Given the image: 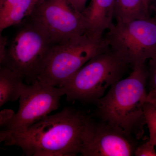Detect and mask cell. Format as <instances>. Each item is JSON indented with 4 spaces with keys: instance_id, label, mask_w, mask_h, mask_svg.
Returning <instances> with one entry per match:
<instances>
[{
    "instance_id": "277c9868",
    "label": "cell",
    "mask_w": 156,
    "mask_h": 156,
    "mask_svg": "<svg viewBox=\"0 0 156 156\" xmlns=\"http://www.w3.org/2000/svg\"><path fill=\"white\" fill-rule=\"evenodd\" d=\"M129 66L109 48L87 62L60 87L69 101L96 102Z\"/></svg>"
},
{
    "instance_id": "5bb4252c",
    "label": "cell",
    "mask_w": 156,
    "mask_h": 156,
    "mask_svg": "<svg viewBox=\"0 0 156 156\" xmlns=\"http://www.w3.org/2000/svg\"><path fill=\"white\" fill-rule=\"evenodd\" d=\"M143 108L146 125L149 132L148 140L156 147V106L146 101Z\"/></svg>"
},
{
    "instance_id": "44dd1931",
    "label": "cell",
    "mask_w": 156,
    "mask_h": 156,
    "mask_svg": "<svg viewBox=\"0 0 156 156\" xmlns=\"http://www.w3.org/2000/svg\"><path fill=\"white\" fill-rule=\"evenodd\" d=\"M153 0H144V3L148 9H149L150 8L151 4Z\"/></svg>"
},
{
    "instance_id": "8992f818",
    "label": "cell",
    "mask_w": 156,
    "mask_h": 156,
    "mask_svg": "<svg viewBox=\"0 0 156 156\" xmlns=\"http://www.w3.org/2000/svg\"><path fill=\"white\" fill-rule=\"evenodd\" d=\"M104 37L109 48L132 69L156 58V22L153 18L116 22Z\"/></svg>"
},
{
    "instance_id": "5b68a950",
    "label": "cell",
    "mask_w": 156,
    "mask_h": 156,
    "mask_svg": "<svg viewBox=\"0 0 156 156\" xmlns=\"http://www.w3.org/2000/svg\"><path fill=\"white\" fill-rule=\"evenodd\" d=\"M108 48L104 36L87 33L53 45L38 80L61 87L87 62Z\"/></svg>"
},
{
    "instance_id": "ffe728a7",
    "label": "cell",
    "mask_w": 156,
    "mask_h": 156,
    "mask_svg": "<svg viewBox=\"0 0 156 156\" xmlns=\"http://www.w3.org/2000/svg\"><path fill=\"white\" fill-rule=\"evenodd\" d=\"M153 2H154L153 5V9L155 13L154 17L153 19L156 22V0H153L152 3Z\"/></svg>"
},
{
    "instance_id": "ac0fdd59",
    "label": "cell",
    "mask_w": 156,
    "mask_h": 156,
    "mask_svg": "<svg viewBox=\"0 0 156 156\" xmlns=\"http://www.w3.org/2000/svg\"><path fill=\"white\" fill-rule=\"evenodd\" d=\"M7 41V37L3 36L2 33L0 32V69L2 67V62L4 57Z\"/></svg>"
},
{
    "instance_id": "d6986e66",
    "label": "cell",
    "mask_w": 156,
    "mask_h": 156,
    "mask_svg": "<svg viewBox=\"0 0 156 156\" xmlns=\"http://www.w3.org/2000/svg\"><path fill=\"white\" fill-rule=\"evenodd\" d=\"M146 101H148L156 106V92L154 91H149L147 93Z\"/></svg>"
},
{
    "instance_id": "e0dca14e",
    "label": "cell",
    "mask_w": 156,
    "mask_h": 156,
    "mask_svg": "<svg viewBox=\"0 0 156 156\" xmlns=\"http://www.w3.org/2000/svg\"><path fill=\"white\" fill-rule=\"evenodd\" d=\"M88 1V0H69V2L73 9L77 12L82 14L87 7V3Z\"/></svg>"
},
{
    "instance_id": "9a60e30c",
    "label": "cell",
    "mask_w": 156,
    "mask_h": 156,
    "mask_svg": "<svg viewBox=\"0 0 156 156\" xmlns=\"http://www.w3.org/2000/svg\"><path fill=\"white\" fill-rule=\"evenodd\" d=\"M147 82L149 91L156 92V58L149 60Z\"/></svg>"
},
{
    "instance_id": "7a4b0ae2",
    "label": "cell",
    "mask_w": 156,
    "mask_h": 156,
    "mask_svg": "<svg viewBox=\"0 0 156 156\" xmlns=\"http://www.w3.org/2000/svg\"><path fill=\"white\" fill-rule=\"evenodd\" d=\"M147 78L145 64L134 68L128 76L112 85L95 102L101 121L134 139H140L146 125L143 107L147 95Z\"/></svg>"
},
{
    "instance_id": "4fadbf2b",
    "label": "cell",
    "mask_w": 156,
    "mask_h": 156,
    "mask_svg": "<svg viewBox=\"0 0 156 156\" xmlns=\"http://www.w3.org/2000/svg\"><path fill=\"white\" fill-rule=\"evenodd\" d=\"M23 81L5 68L0 69V108L6 103L19 99Z\"/></svg>"
},
{
    "instance_id": "52a82bcc",
    "label": "cell",
    "mask_w": 156,
    "mask_h": 156,
    "mask_svg": "<svg viewBox=\"0 0 156 156\" xmlns=\"http://www.w3.org/2000/svg\"><path fill=\"white\" fill-rule=\"evenodd\" d=\"M64 93L60 87L38 80L23 83L19 98L18 111L5 110L0 114V131L19 132L37 122L57 110Z\"/></svg>"
},
{
    "instance_id": "8fae6325",
    "label": "cell",
    "mask_w": 156,
    "mask_h": 156,
    "mask_svg": "<svg viewBox=\"0 0 156 156\" xmlns=\"http://www.w3.org/2000/svg\"><path fill=\"white\" fill-rule=\"evenodd\" d=\"M36 5L34 0H0V32L21 23Z\"/></svg>"
},
{
    "instance_id": "7402d4cb",
    "label": "cell",
    "mask_w": 156,
    "mask_h": 156,
    "mask_svg": "<svg viewBox=\"0 0 156 156\" xmlns=\"http://www.w3.org/2000/svg\"><path fill=\"white\" fill-rule=\"evenodd\" d=\"M34 1H35L37 3H37L40 2H41V1H43V0H34Z\"/></svg>"
},
{
    "instance_id": "ba28073f",
    "label": "cell",
    "mask_w": 156,
    "mask_h": 156,
    "mask_svg": "<svg viewBox=\"0 0 156 156\" xmlns=\"http://www.w3.org/2000/svg\"><path fill=\"white\" fill-rule=\"evenodd\" d=\"M29 17L43 29L54 45L87 33L83 15L73 9L69 0H43L37 4Z\"/></svg>"
},
{
    "instance_id": "603a6c76",
    "label": "cell",
    "mask_w": 156,
    "mask_h": 156,
    "mask_svg": "<svg viewBox=\"0 0 156 156\" xmlns=\"http://www.w3.org/2000/svg\"></svg>"
},
{
    "instance_id": "7c38bea8",
    "label": "cell",
    "mask_w": 156,
    "mask_h": 156,
    "mask_svg": "<svg viewBox=\"0 0 156 156\" xmlns=\"http://www.w3.org/2000/svg\"><path fill=\"white\" fill-rule=\"evenodd\" d=\"M149 9L144 0H115L114 18L116 22L126 23L150 18Z\"/></svg>"
},
{
    "instance_id": "6da1fadb",
    "label": "cell",
    "mask_w": 156,
    "mask_h": 156,
    "mask_svg": "<svg viewBox=\"0 0 156 156\" xmlns=\"http://www.w3.org/2000/svg\"><path fill=\"white\" fill-rule=\"evenodd\" d=\"M89 117L72 108L47 116L23 131H0V144L16 146L28 156L80 154Z\"/></svg>"
},
{
    "instance_id": "9c48e42d",
    "label": "cell",
    "mask_w": 156,
    "mask_h": 156,
    "mask_svg": "<svg viewBox=\"0 0 156 156\" xmlns=\"http://www.w3.org/2000/svg\"><path fill=\"white\" fill-rule=\"evenodd\" d=\"M135 139L101 121L89 117L84 132L80 154L83 156L134 155Z\"/></svg>"
},
{
    "instance_id": "2e32d148",
    "label": "cell",
    "mask_w": 156,
    "mask_h": 156,
    "mask_svg": "<svg viewBox=\"0 0 156 156\" xmlns=\"http://www.w3.org/2000/svg\"><path fill=\"white\" fill-rule=\"evenodd\" d=\"M154 144L149 140L136 147L134 152L136 156H156V152Z\"/></svg>"
},
{
    "instance_id": "3957f363",
    "label": "cell",
    "mask_w": 156,
    "mask_h": 156,
    "mask_svg": "<svg viewBox=\"0 0 156 156\" xmlns=\"http://www.w3.org/2000/svg\"><path fill=\"white\" fill-rule=\"evenodd\" d=\"M11 40L8 39L2 67L30 84L38 80L53 43L43 29L29 17Z\"/></svg>"
},
{
    "instance_id": "30bf717a",
    "label": "cell",
    "mask_w": 156,
    "mask_h": 156,
    "mask_svg": "<svg viewBox=\"0 0 156 156\" xmlns=\"http://www.w3.org/2000/svg\"><path fill=\"white\" fill-rule=\"evenodd\" d=\"M115 0H91L82 12L87 26V33L98 37L113 24Z\"/></svg>"
}]
</instances>
